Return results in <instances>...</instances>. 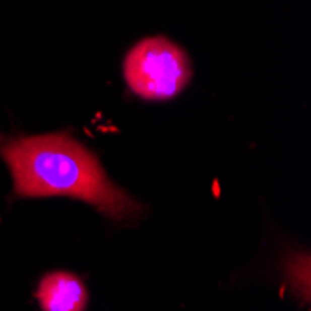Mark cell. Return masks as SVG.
I'll list each match as a JSON object with an SVG mask.
<instances>
[{
  "instance_id": "277c9868",
  "label": "cell",
  "mask_w": 311,
  "mask_h": 311,
  "mask_svg": "<svg viewBox=\"0 0 311 311\" xmlns=\"http://www.w3.org/2000/svg\"><path fill=\"white\" fill-rule=\"evenodd\" d=\"M287 276H289V283L293 285L296 294L304 296V302H309V256L302 254V256H294L287 263Z\"/></svg>"
},
{
  "instance_id": "3957f363",
  "label": "cell",
  "mask_w": 311,
  "mask_h": 311,
  "mask_svg": "<svg viewBox=\"0 0 311 311\" xmlns=\"http://www.w3.org/2000/svg\"><path fill=\"white\" fill-rule=\"evenodd\" d=\"M36 298L41 311H84L90 296L79 276L60 270L43 276Z\"/></svg>"
},
{
  "instance_id": "6da1fadb",
  "label": "cell",
  "mask_w": 311,
  "mask_h": 311,
  "mask_svg": "<svg viewBox=\"0 0 311 311\" xmlns=\"http://www.w3.org/2000/svg\"><path fill=\"white\" fill-rule=\"evenodd\" d=\"M0 157L12 171L19 198H75L112 220L133 218L142 211L110 181L97 157L68 133L2 138Z\"/></svg>"
},
{
  "instance_id": "5b68a950",
  "label": "cell",
  "mask_w": 311,
  "mask_h": 311,
  "mask_svg": "<svg viewBox=\"0 0 311 311\" xmlns=\"http://www.w3.org/2000/svg\"><path fill=\"white\" fill-rule=\"evenodd\" d=\"M214 196H218L220 194V189H218V181H214Z\"/></svg>"
},
{
  "instance_id": "7a4b0ae2",
  "label": "cell",
  "mask_w": 311,
  "mask_h": 311,
  "mask_svg": "<svg viewBox=\"0 0 311 311\" xmlns=\"http://www.w3.org/2000/svg\"><path fill=\"white\" fill-rule=\"evenodd\" d=\"M123 77L140 99L168 101L189 86L192 64L186 52L168 37H146L127 52Z\"/></svg>"
}]
</instances>
